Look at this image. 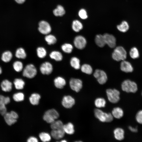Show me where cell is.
<instances>
[{"label": "cell", "mask_w": 142, "mask_h": 142, "mask_svg": "<svg viewBox=\"0 0 142 142\" xmlns=\"http://www.w3.org/2000/svg\"><path fill=\"white\" fill-rule=\"evenodd\" d=\"M94 113L96 118L102 122H110L112 121L113 119L111 113L104 112L98 108L95 109Z\"/></svg>", "instance_id": "cell-1"}, {"label": "cell", "mask_w": 142, "mask_h": 142, "mask_svg": "<svg viewBox=\"0 0 142 142\" xmlns=\"http://www.w3.org/2000/svg\"><path fill=\"white\" fill-rule=\"evenodd\" d=\"M121 88L123 91L128 93H135L138 89L136 84L128 79L125 80L122 82Z\"/></svg>", "instance_id": "cell-2"}, {"label": "cell", "mask_w": 142, "mask_h": 142, "mask_svg": "<svg viewBox=\"0 0 142 142\" xmlns=\"http://www.w3.org/2000/svg\"><path fill=\"white\" fill-rule=\"evenodd\" d=\"M112 55L114 60L117 61H122L126 58V52L123 47L119 46L116 47L114 49Z\"/></svg>", "instance_id": "cell-3"}, {"label": "cell", "mask_w": 142, "mask_h": 142, "mask_svg": "<svg viewBox=\"0 0 142 142\" xmlns=\"http://www.w3.org/2000/svg\"><path fill=\"white\" fill-rule=\"evenodd\" d=\"M106 93L109 101L113 103H118L120 99V92L116 89H109L106 90Z\"/></svg>", "instance_id": "cell-4"}, {"label": "cell", "mask_w": 142, "mask_h": 142, "mask_svg": "<svg viewBox=\"0 0 142 142\" xmlns=\"http://www.w3.org/2000/svg\"><path fill=\"white\" fill-rule=\"evenodd\" d=\"M59 116L58 112L54 109H49L44 113L43 119L47 123H51L58 119Z\"/></svg>", "instance_id": "cell-5"}, {"label": "cell", "mask_w": 142, "mask_h": 142, "mask_svg": "<svg viewBox=\"0 0 142 142\" xmlns=\"http://www.w3.org/2000/svg\"><path fill=\"white\" fill-rule=\"evenodd\" d=\"M37 73V69L34 65L32 64L27 65L24 69L23 75L29 78L34 77Z\"/></svg>", "instance_id": "cell-6"}, {"label": "cell", "mask_w": 142, "mask_h": 142, "mask_svg": "<svg viewBox=\"0 0 142 142\" xmlns=\"http://www.w3.org/2000/svg\"><path fill=\"white\" fill-rule=\"evenodd\" d=\"M94 77L97 79L98 82L101 84L106 83L107 80V77L106 73L103 70L97 69L94 73Z\"/></svg>", "instance_id": "cell-7"}, {"label": "cell", "mask_w": 142, "mask_h": 142, "mask_svg": "<svg viewBox=\"0 0 142 142\" xmlns=\"http://www.w3.org/2000/svg\"><path fill=\"white\" fill-rule=\"evenodd\" d=\"M38 30L42 34L47 35L51 31V28L49 23L45 21H40L38 24Z\"/></svg>", "instance_id": "cell-8"}, {"label": "cell", "mask_w": 142, "mask_h": 142, "mask_svg": "<svg viewBox=\"0 0 142 142\" xmlns=\"http://www.w3.org/2000/svg\"><path fill=\"white\" fill-rule=\"evenodd\" d=\"M69 83L71 89L77 92H79L82 87V82L78 79L71 78L70 80Z\"/></svg>", "instance_id": "cell-9"}, {"label": "cell", "mask_w": 142, "mask_h": 142, "mask_svg": "<svg viewBox=\"0 0 142 142\" xmlns=\"http://www.w3.org/2000/svg\"><path fill=\"white\" fill-rule=\"evenodd\" d=\"M74 43L75 46L77 49H82L85 47L87 41L84 37L81 35H78L74 38Z\"/></svg>", "instance_id": "cell-10"}, {"label": "cell", "mask_w": 142, "mask_h": 142, "mask_svg": "<svg viewBox=\"0 0 142 142\" xmlns=\"http://www.w3.org/2000/svg\"><path fill=\"white\" fill-rule=\"evenodd\" d=\"M40 70L42 74L48 75L52 72L53 66L50 63L46 62L41 64L40 67Z\"/></svg>", "instance_id": "cell-11"}, {"label": "cell", "mask_w": 142, "mask_h": 142, "mask_svg": "<svg viewBox=\"0 0 142 142\" xmlns=\"http://www.w3.org/2000/svg\"><path fill=\"white\" fill-rule=\"evenodd\" d=\"M103 35L106 44L111 48H114L116 45V39L115 37L108 33H105Z\"/></svg>", "instance_id": "cell-12"}, {"label": "cell", "mask_w": 142, "mask_h": 142, "mask_svg": "<svg viewBox=\"0 0 142 142\" xmlns=\"http://www.w3.org/2000/svg\"><path fill=\"white\" fill-rule=\"evenodd\" d=\"M63 106L67 108H71L75 103L74 99L70 95L65 96L63 98L62 101Z\"/></svg>", "instance_id": "cell-13"}, {"label": "cell", "mask_w": 142, "mask_h": 142, "mask_svg": "<svg viewBox=\"0 0 142 142\" xmlns=\"http://www.w3.org/2000/svg\"><path fill=\"white\" fill-rule=\"evenodd\" d=\"M120 69L126 73L131 72L133 71V68L131 63L125 60H122L121 63Z\"/></svg>", "instance_id": "cell-14"}, {"label": "cell", "mask_w": 142, "mask_h": 142, "mask_svg": "<svg viewBox=\"0 0 142 142\" xmlns=\"http://www.w3.org/2000/svg\"><path fill=\"white\" fill-rule=\"evenodd\" d=\"M12 83L7 79H5L2 81L1 84L2 90L5 92H10L12 90Z\"/></svg>", "instance_id": "cell-15"}, {"label": "cell", "mask_w": 142, "mask_h": 142, "mask_svg": "<svg viewBox=\"0 0 142 142\" xmlns=\"http://www.w3.org/2000/svg\"><path fill=\"white\" fill-rule=\"evenodd\" d=\"M65 132L63 128L52 130L51 132L52 136L54 139L58 140L63 138Z\"/></svg>", "instance_id": "cell-16"}, {"label": "cell", "mask_w": 142, "mask_h": 142, "mask_svg": "<svg viewBox=\"0 0 142 142\" xmlns=\"http://www.w3.org/2000/svg\"><path fill=\"white\" fill-rule=\"evenodd\" d=\"M113 133L114 137L116 140L121 141L124 138V131L122 128H117L114 130Z\"/></svg>", "instance_id": "cell-17"}, {"label": "cell", "mask_w": 142, "mask_h": 142, "mask_svg": "<svg viewBox=\"0 0 142 142\" xmlns=\"http://www.w3.org/2000/svg\"><path fill=\"white\" fill-rule=\"evenodd\" d=\"M54 82L55 87L58 89L63 88L66 84L65 80L61 77H58L55 78Z\"/></svg>", "instance_id": "cell-18"}, {"label": "cell", "mask_w": 142, "mask_h": 142, "mask_svg": "<svg viewBox=\"0 0 142 142\" xmlns=\"http://www.w3.org/2000/svg\"><path fill=\"white\" fill-rule=\"evenodd\" d=\"M3 116L6 123L8 125L11 126L17 121V119L14 118L9 112H7Z\"/></svg>", "instance_id": "cell-19"}, {"label": "cell", "mask_w": 142, "mask_h": 142, "mask_svg": "<svg viewBox=\"0 0 142 142\" xmlns=\"http://www.w3.org/2000/svg\"><path fill=\"white\" fill-rule=\"evenodd\" d=\"M111 114L113 117L117 119L121 118L124 115L123 110L119 107L114 108L112 111Z\"/></svg>", "instance_id": "cell-20"}, {"label": "cell", "mask_w": 142, "mask_h": 142, "mask_svg": "<svg viewBox=\"0 0 142 142\" xmlns=\"http://www.w3.org/2000/svg\"><path fill=\"white\" fill-rule=\"evenodd\" d=\"M4 98L5 96L0 94V114L3 116L7 112Z\"/></svg>", "instance_id": "cell-21"}, {"label": "cell", "mask_w": 142, "mask_h": 142, "mask_svg": "<svg viewBox=\"0 0 142 142\" xmlns=\"http://www.w3.org/2000/svg\"><path fill=\"white\" fill-rule=\"evenodd\" d=\"M82 23L79 20H75L73 21L72 24L73 30L75 32H78L83 28Z\"/></svg>", "instance_id": "cell-22"}, {"label": "cell", "mask_w": 142, "mask_h": 142, "mask_svg": "<svg viewBox=\"0 0 142 142\" xmlns=\"http://www.w3.org/2000/svg\"><path fill=\"white\" fill-rule=\"evenodd\" d=\"M49 57L51 59L57 61H60L63 59V57L62 53L59 51H53L49 54Z\"/></svg>", "instance_id": "cell-23"}, {"label": "cell", "mask_w": 142, "mask_h": 142, "mask_svg": "<svg viewBox=\"0 0 142 142\" xmlns=\"http://www.w3.org/2000/svg\"><path fill=\"white\" fill-rule=\"evenodd\" d=\"M95 42L97 45L100 47H103L106 44L103 35H96L95 38Z\"/></svg>", "instance_id": "cell-24"}, {"label": "cell", "mask_w": 142, "mask_h": 142, "mask_svg": "<svg viewBox=\"0 0 142 142\" xmlns=\"http://www.w3.org/2000/svg\"><path fill=\"white\" fill-rule=\"evenodd\" d=\"M63 128L65 132L68 134L71 135L74 132V126L72 123H69L64 125Z\"/></svg>", "instance_id": "cell-25"}, {"label": "cell", "mask_w": 142, "mask_h": 142, "mask_svg": "<svg viewBox=\"0 0 142 142\" xmlns=\"http://www.w3.org/2000/svg\"><path fill=\"white\" fill-rule=\"evenodd\" d=\"M117 29L120 32L125 33L129 29V25L128 22L126 21H123L121 23L117 26Z\"/></svg>", "instance_id": "cell-26"}, {"label": "cell", "mask_w": 142, "mask_h": 142, "mask_svg": "<svg viewBox=\"0 0 142 142\" xmlns=\"http://www.w3.org/2000/svg\"><path fill=\"white\" fill-rule=\"evenodd\" d=\"M12 57V54L11 52L9 51H6L2 54L1 59L3 62L7 63L11 61Z\"/></svg>", "instance_id": "cell-27"}, {"label": "cell", "mask_w": 142, "mask_h": 142, "mask_svg": "<svg viewBox=\"0 0 142 142\" xmlns=\"http://www.w3.org/2000/svg\"><path fill=\"white\" fill-rule=\"evenodd\" d=\"M54 16H62L65 13V11L64 7L61 5H58L56 8L53 11Z\"/></svg>", "instance_id": "cell-28"}, {"label": "cell", "mask_w": 142, "mask_h": 142, "mask_svg": "<svg viewBox=\"0 0 142 142\" xmlns=\"http://www.w3.org/2000/svg\"><path fill=\"white\" fill-rule=\"evenodd\" d=\"M40 98V95L37 93H34L31 94L29 98L31 103L33 105H37L39 103Z\"/></svg>", "instance_id": "cell-29"}, {"label": "cell", "mask_w": 142, "mask_h": 142, "mask_svg": "<svg viewBox=\"0 0 142 142\" xmlns=\"http://www.w3.org/2000/svg\"><path fill=\"white\" fill-rule=\"evenodd\" d=\"M13 84L16 89L21 90L23 88L25 83L21 79L16 78L13 82Z\"/></svg>", "instance_id": "cell-30"}, {"label": "cell", "mask_w": 142, "mask_h": 142, "mask_svg": "<svg viewBox=\"0 0 142 142\" xmlns=\"http://www.w3.org/2000/svg\"><path fill=\"white\" fill-rule=\"evenodd\" d=\"M70 64L71 66L75 69H78L80 68V60L76 57H73L71 58Z\"/></svg>", "instance_id": "cell-31"}, {"label": "cell", "mask_w": 142, "mask_h": 142, "mask_svg": "<svg viewBox=\"0 0 142 142\" xmlns=\"http://www.w3.org/2000/svg\"><path fill=\"white\" fill-rule=\"evenodd\" d=\"M15 55L17 58L23 59H25L27 56L24 49L22 47L19 48L16 50Z\"/></svg>", "instance_id": "cell-32"}, {"label": "cell", "mask_w": 142, "mask_h": 142, "mask_svg": "<svg viewBox=\"0 0 142 142\" xmlns=\"http://www.w3.org/2000/svg\"><path fill=\"white\" fill-rule=\"evenodd\" d=\"M106 101L103 98H98L95 99L94 101V104L97 108H104L105 106Z\"/></svg>", "instance_id": "cell-33"}, {"label": "cell", "mask_w": 142, "mask_h": 142, "mask_svg": "<svg viewBox=\"0 0 142 142\" xmlns=\"http://www.w3.org/2000/svg\"><path fill=\"white\" fill-rule=\"evenodd\" d=\"M64 125L60 120H55L51 123L50 127L52 130L63 129Z\"/></svg>", "instance_id": "cell-34"}, {"label": "cell", "mask_w": 142, "mask_h": 142, "mask_svg": "<svg viewBox=\"0 0 142 142\" xmlns=\"http://www.w3.org/2000/svg\"><path fill=\"white\" fill-rule=\"evenodd\" d=\"M45 39L47 44L49 45L55 44L57 41V39L54 36L49 34L46 35Z\"/></svg>", "instance_id": "cell-35"}, {"label": "cell", "mask_w": 142, "mask_h": 142, "mask_svg": "<svg viewBox=\"0 0 142 142\" xmlns=\"http://www.w3.org/2000/svg\"><path fill=\"white\" fill-rule=\"evenodd\" d=\"M62 50L65 53H71L73 49L72 45L70 43H65L61 46Z\"/></svg>", "instance_id": "cell-36"}, {"label": "cell", "mask_w": 142, "mask_h": 142, "mask_svg": "<svg viewBox=\"0 0 142 142\" xmlns=\"http://www.w3.org/2000/svg\"><path fill=\"white\" fill-rule=\"evenodd\" d=\"M81 71L87 74H90L92 73L93 69L91 66L87 64H84L81 67Z\"/></svg>", "instance_id": "cell-37"}, {"label": "cell", "mask_w": 142, "mask_h": 142, "mask_svg": "<svg viewBox=\"0 0 142 142\" xmlns=\"http://www.w3.org/2000/svg\"><path fill=\"white\" fill-rule=\"evenodd\" d=\"M36 51L37 56L39 58H44L47 55V51L43 47H38Z\"/></svg>", "instance_id": "cell-38"}, {"label": "cell", "mask_w": 142, "mask_h": 142, "mask_svg": "<svg viewBox=\"0 0 142 142\" xmlns=\"http://www.w3.org/2000/svg\"><path fill=\"white\" fill-rule=\"evenodd\" d=\"M13 65V69L16 72H19L23 69V64L20 61H16L14 62Z\"/></svg>", "instance_id": "cell-39"}, {"label": "cell", "mask_w": 142, "mask_h": 142, "mask_svg": "<svg viewBox=\"0 0 142 142\" xmlns=\"http://www.w3.org/2000/svg\"><path fill=\"white\" fill-rule=\"evenodd\" d=\"M24 95L23 93L19 92L14 93L13 96V100L16 102H20L24 99Z\"/></svg>", "instance_id": "cell-40"}, {"label": "cell", "mask_w": 142, "mask_h": 142, "mask_svg": "<svg viewBox=\"0 0 142 142\" xmlns=\"http://www.w3.org/2000/svg\"><path fill=\"white\" fill-rule=\"evenodd\" d=\"M39 136L41 140L43 142L49 141L51 140L50 135L46 133H41L39 134Z\"/></svg>", "instance_id": "cell-41"}, {"label": "cell", "mask_w": 142, "mask_h": 142, "mask_svg": "<svg viewBox=\"0 0 142 142\" xmlns=\"http://www.w3.org/2000/svg\"><path fill=\"white\" fill-rule=\"evenodd\" d=\"M129 54L131 58L133 59L138 58L139 57V51L135 47H133L131 49Z\"/></svg>", "instance_id": "cell-42"}, {"label": "cell", "mask_w": 142, "mask_h": 142, "mask_svg": "<svg viewBox=\"0 0 142 142\" xmlns=\"http://www.w3.org/2000/svg\"><path fill=\"white\" fill-rule=\"evenodd\" d=\"M78 15L80 18L82 19H86L88 17L86 10L83 8L80 9L78 12Z\"/></svg>", "instance_id": "cell-43"}, {"label": "cell", "mask_w": 142, "mask_h": 142, "mask_svg": "<svg viewBox=\"0 0 142 142\" xmlns=\"http://www.w3.org/2000/svg\"><path fill=\"white\" fill-rule=\"evenodd\" d=\"M135 119L139 123L142 124V110H140L137 112L136 115Z\"/></svg>", "instance_id": "cell-44"}, {"label": "cell", "mask_w": 142, "mask_h": 142, "mask_svg": "<svg viewBox=\"0 0 142 142\" xmlns=\"http://www.w3.org/2000/svg\"><path fill=\"white\" fill-rule=\"evenodd\" d=\"M38 141L37 139L34 136L30 137L27 140L28 142H37Z\"/></svg>", "instance_id": "cell-45"}, {"label": "cell", "mask_w": 142, "mask_h": 142, "mask_svg": "<svg viewBox=\"0 0 142 142\" xmlns=\"http://www.w3.org/2000/svg\"><path fill=\"white\" fill-rule=\"evenodd\" d=\"M9 112L11 115L14 118L16 119H17L18 118L19 116L16 112L14 111H11Z\"/></svg>", "instance_id": "cell-46"}, {"label": "cell", "mask_w": 142, "mask_h": 142, "mask_svg": "<svg viewBox=\"0 0 142 142\" xmlns=\"http://www.w3.org/2000/svg\"><path fill=\"white\" fill-rule=\"evenodd\" d=\"M129 130L131 132L134 133L137 132L138 131V129L137 128H134L131 126H129L128 127Z\"/></svg>", "instance_id": "cell-47"}, {"label": "cell", "mask_w": 142, "mask_h": 142, "mask_svg": "<svg viewBox=\"0 0 142 142\" xmlns=\"http://www.w3.org/2000/svg\"><path fill=\"white\" fill-rule=\"evenodd\" d=\"M15 2L19 4L23 3L26 1V0H14Z\"/></svg>", "instance_id": "cell-48"}, {"label": "cell", "mask_w": 142, "mask_h": 142, "mask_svg": "<svg viewBox=\"0 0 142 142\" xmlns=\"http://www.w3.org/2000/svg\"><path fill=\"white\" fill-rule=\"evenodd\" d=\"M2 72V70L1 67H0V74H1Z\"/></svg>", "instance_id": "cell-49"}, {"label": "cell", "mask_w": 142, "mask_h": 142, "mask_svg": "<svg viewBox=\"0 0 142 142\" xmlns=\"http://www.w3.org/2000/svg\"><path fill=\"white\" fill-rule=\"evenodd\" d=\"M61 142H67V141L65 140H62V141H60Z\"/></svg>", "instance_id": "cell-50"}, {"label": "cell", "mask_w": 142, "mask_h": 142, "mask_svg": "<svg viewBox=\"0 0 142 142\" xmlns=\"http://www.w3.org/2000/svg\"><path fill=\"white\" fill-rule=\"evenodd\" d=\"M141 95H142V93H141Z\"/></svg>", "instance_id": "cell-51"}]
</instances>
